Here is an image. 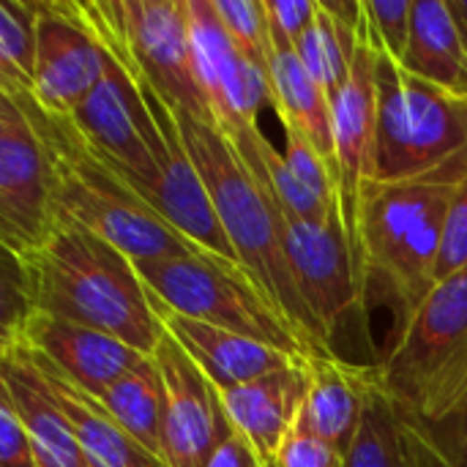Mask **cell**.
Masks as SVG:
<instances>
[{
    "label": "cell",
    "instance_id": "cell-1",
    "mask_svg": "<svg viewBox=\"0 0 467 467\" xmlns=\"http://www.w3.org/2000/svg\"><path fill=\"white\" fill-rule=\"evenodd\" d=\"M11 257L36 312L104 331L142 356L161 342L164 326L134 260L93 230L57 216L36 249Z\"/></svg>",
    "mask_w": 467,
    "mask_h": 467
},
{
    "label": "cell",
    "instance_id": "cell-2",
    "mask_svg": "<svg viewBox=\"0 0 467 467\" xmlns=\"http://www.w3.org/2000/svg\"><path fill=\"white\" fill-rule=\"evenodd\" d=\"M172 115L238 263L279 306L304 339L309 356H337L331 339L301 296L279 233L276 205L265 183L244 164L219 126H211L178 107H172Z\"/></svg>",
    "mask_w": 467,
    "mask_h": 467
},
{
    "label": "cell",
    "instance_id": "cell-3",
    "mask_svg": "<svg viewBox=\"0 0 467 467\" xmlns=\"http://www.w3.org/2000/svg\"><path fill=\"white\" fill-rule=\"evenodd\" d=\"M33 120L52 170V200L63 219H71L134 263L172 260L205 252L164 222L82 137L68 115L47 109L30 88L3 85Z\"/></svg>",
    "mask_w": 467,
    "mask_h": 467
},
{
    "label": "cell",
    "instance_id": "cell-4",
    "mask_svg": "<svg viewBox=\"0 0 467 467\" xmlns=\"http://www.w3.org/2000/svg\"><path fill=\"white\" fill-rule=\"evenodd\" d=\"M465 178L467 153H460L416 178H369L358 192L353 233L367 276L386 282L405 320L438 287L446 213Z\"/></svg>",
    "mask_w": 467,
    "mask_h": 467
},
{
    "label": "cell",
    "instance_id": "cell-5",
    "mask_svg": "<svg viewBox=\"0 0 467 467\" xmlns=\"http://www.w3.org/2000/svg\"><path fill=\"white\" fill-rule=\"evenodd\" d=\"M394 402L427 432L467 402V268L438 282L378 364Z\"/></svg>",
    "mask_w": 467,
    "mask_h": 467
},
{
    "label": "cell",
    "instance_id": "cell-6",
    "mask_svg": "<svg viewBox=\"0 0 467 467\" xmlns=\"http://www.w3.org/2000/svg\"><path fill=\"white\" fill-rule=\"evenodd\" d=\"M134 268L164 309L296 356H309L304 339L241 263L197 252L189 257L134 263Z\"/></svg>",
    "mask_w": 467,
    "mask_h": 467
},
{
    "label": "cell",
    "instance_id": "cell-7",
    "mask_svg": "<svg viewBox=\"0 0 467 467\" xmlns=\"http://www.w3.org/2000/svg\"><path fill=\"white\" fill-rule=\"evenodd\" d=\"M460 153H467V96L410 74L380 52L372 178H416Z\"/></svg>",
    "mask_w": 467,
    "mask_h": 467
},
{
    "label": "cell",
    "instance_id": "cell-8",
    "mask_svg": "<svg viewBox=\"0 0 467 467\" xmlns=\"http://www.w3.org/2000/svg\"><path fill=\"white\" fill-rule=\"evenodd\" d=\"M77 5L96 36L120 49L170 107L216 126L197 79L186 0H93Z\"/></svg>",
    "mask_w": 467,
    "mask_h": 467
},
{
    "label": "cell",
    "instance_id": "cell-9",
    "mask_svg": "<svg viewBox=\"0 0 467 467\" xmlns=\"http://www.w3.org/2000/svg\"><path fill=\"white\" fill-rule=\"evenodd\" d=\"M276 219L301 296L306 298L309 309L334 345L339 323L350 312L361 309L369 287L358 244L345 216H334L323 224H309L276 205Z\"/></svg>",
    "mask_w": 467,
    "mask_h": 467
},
{
    "label": "cell",
    "instance_id": "cell-10",
    "mask_svg": "<svg viewBox=\"0 0 467 467\" xmlns=\"http://www.w3.org/2000/svg\"><path fill=\"white\" fill-rule=\"evenodd\" d=\"M57 222L52 170L44 142L22 104L0 90V244L3 252L36 249Z\"/></svg>",
    "mask_w": 467,
    "mask_h": 467
},
{
    "label": "cell",
    "instance_id": "cell-11",
    "mask_svg": "<svg viewBox=\"0 0 467 467\" xmlns=\"http://www.w3.org/2000/svg\"><path fill=\"white\" fill-rule=\"evenodd\" d=\"M107 49L74 0H36V74L30 93L71 115L101 82Z\"/></svg>",
    "mask_w": 467,
    "mask_h": 467
},
{
    "label": "cell",
    "instance_id": "cell-12",
    "mask_svg": "<svg viewBox=\"0 0 467 467\" xmlns=\"http://www.w3.org/2000/svg\"><path fill=\"white\" fill-rule=\"evenodd\" d=\"M189 30L197 79L211 101L216 126L222 131L260 126V109L271 107L274 85L271 74L260 71L230 38L222 25L213 0H186Z\"/></svg>",
    "mask_w": 467,
    "mask_h": 467
},
{
    "label": "cell",
    "instance_id": "cell-13",
    "mask_svg": "<svg viewBox=\"0 0 467 467\" xmlns=\"http://www.w3.org/2000/svg\"><path fill=\"white\" fill-rule=\"evenodd\" d=\"M150 356L164 380V462L167 467H205L233 432L219 389L167 331Z\"/></svg>",
    "mask_w": 467,
    "mask_h": 467
},
{
    "label": "cell",
    "instance_id": "cell-14",
    "mask_svg": "<svg viewBox=\"0 0 467 467\" xmlns=\"http://www.w3.org/2000/svg\"><path fill=\"white\" fill-rule=\"evenodd\" d=\"M0 339L22 342L30 353L44 358L63 380H68L77 391L96 402L115 380H120L142 358H148L104 331L36 309L22 320L14 334H5Z\"/></svg>",
    "mask_w": 467,
    "mask_h": 467
},
{
    "label": "cell",
    "instance_id": "cell-15",
    "mask_svg": "<svg viewBox=\"0 0 467 467\" xmlns=\"http://www.w3.org/2000/svg\"><path fill=\"white\" fill-rule=\"evenodd\" d=\"M378 57L380 47L372 33L367 8L358 33L350 77L339 96L331 101L334 115V145L342 186V211L353 233V216L361 186L375 175V137H378ZM356 238V233H353Z\"/></svg>",
    "mask_w": 467,
    "mask_h": 467
},
{
    "label": "cell",
    "instance_id": "cell-16",
    "mask_svg": "<svg viewBox=\"0 0 467 467\" xmlns=\"http://www.w3.org/2000/svg\"><path fill=\"white\" fill-rule=\"evenodd\" d=\"M0 389L8 394L19 421L25 424L38 467H90L77 432L30 353L16 339H0Z\"/></svg>",
    "mask_w": 467,
    "mask_h": 467
},
{
    "label": "cell",
    "instance_id": "cell-17",
    "mask_svg": "<svg viewBox=\"0 0 467 467\" xmlns=\"http://www.w3.org/2000/svg\"><path fill=\"white\" fill-rule=\"evenodd\" d=\"M156 304V298H153ZM159 320L164 331L189 353V358L200 367V372L216 386V389H233L252 383L257 378L285 372L298 367L306 356H296L287 350H279L274 345L175 315L156 304Z\"/></svg>",
    "mask_w": 467,
    "mask_h": 467
},
{
    "label": "cell",
    "instance_id": "cell-18",
    "mask_svg": "<svg viewBox=\"0 0 467 467\" xmlns=\"http://www.w3.org/2000/svg\"><path fill=\"white\" fill-rule=\"evenodd\" d=\"M306 397V372L304 361L293 369L257 378L244 386L219 389V400L230 427L246 438L257 451L263 465L271 467L279 446L298 424Z\"/></svg>",
    "mask_w": 467,
    "mask_h": 467
},
{
    "label": "cell",
    "instance_id": "cell-19",
    "mask_svg": "<svg viewBox=\"0 0 467 467\" xmlns=\"http://www.w3.org/2000/svg\"><path fill=\"white\" fill-rule=\"evenodd\" d=\"M306 397L298 427L350 451L358 432L375 367L350 364L339 356H306Z\"/></svg>",
    "mask_w": 467,
    "mask_h": 467
},
{
    "label": "cell",
    "instance_id": "cell-20",
    "mask_svg": "<svg viewBox=\"0 0 467 467\" xmlns=\"http://www.w3.org/2000/svg\"><path fill=\"white\" fill-rule=\"evenodd\" d=\"M348 467H449L430 432L386 391L378 367L348 451Z\"/></svg>",
    "mask_w": 467,
    "mask_h": 467
},
{
    "label": "cell",
    "instance_id": "cell-21",
    "mask_svg": "<svg viewBox=\"0 0 467 467\" xmlns=\"http://www.w3.org/2000/svg\"><path fill=\"white\" fill-rule=\"evenodd\" d=\"M27 350V348H25ZM30 353V350H27ZM33 364L38 367L41 378L47 380L55 402L71 421L77 441L82 446V454L90 467H167L159 457L145 451L140 443H134L104 410L96 400L77 391L68 380H63L44 358L30 353Z\"/></svg>",
    "mask_w": 467,
    "mask_h": 467
},
{
    "label": "cell",
    "instance_id": "cell-22",
    "mask_svg": "<svg viewBox=\"0 0 467 467\" xmlns=\"http://www.w3.org/2000/svg\"><path fill=\"white\" fill-rule=\"evenodd\" d=\"M361 25L364 0H320L315 25L296 47L298 60L331 101L350 77Z\"/></svg>",
    "mask_w": 467,
    "mask_h": 467
},
{
    "label": "cell",
    "instance_id": "cell-23",
    "mask_svg": "<svg viewBox=\"0 0 467 467\" xmlns=\"http://www.w3.org/2000/svg\"><path fill=\"white\" fill-rule=\"evenodd\" d=\"M410 74L467 96V52L449 0H416L408 49L400 60Z\"/></svg>",
    "mask_w": 467,
    "mask_h": 467
},
{
    "label": "cell",
    "instance_id": "cell-24",
    "mask_svg": "<svg viewBox=\"0 0 467 467\" xmlns=\"http://www.w3.org/2000/svg\"><path fill=\"white\" fill-rule=\"evenodd\" d=\"M271 85L274 101L271 109L276 112L282 126L298 129L320 156L339 172L337 167V145H334V115L331 99L323 88L309 77L304 63L296 52L276 49L271 57Z\"/></svg>",
    "mask_w": 467,
    "mask_h": 467
},
{
    "label": "cell",
    "instance_id": "cell-25",
    "mask_svg": "<svg viewBox=\"0 0 467 467\" xmlns=\"http://www.w3.org/2000/svg\"><path fill=\"white\" fill-rule=\"evenodd\" d=\"M101 410L145 451L164 462V380L153 356L142 358L131 372L115 380L99 400Z\"/></svg>",
    "mask_w": 467,
    "mask_h": 467
},
{
    "label": "cell",
    "instance_id": "cell-26",
    "mask_svg": "<svg viewBox=\"0 0 467 467\" xmlns=\"http://www.w3.org/2000/svg\"><path fill=\"white\" fill-rule=\"evenodd\" d=\"M36 74V0L0 3V82L33 88Z\"/></svg>",
    "mask_w": 467,
    "mask_h": 467
},
{
    "label": "cell",
    "instance_id": "cell-27",
    "mask_svg": "<svg viewBox=\"0 0 467 467\" xmlns=\"http://www.w3.org/2000/svg\"><path fill=\"white\" fill-rule=\"evenodd\" d=\"M213 8L238 49L265 74H271L274 38L265 0H213Z\"/></svg>",
    "mask_w": 467,
    "mask_h": 467
},
{
    "label": "cell",
    "instance_id": "cell-28",
    "mask_svg": "<svg viewBox=\"0 0 467 467\" xmlns=\"http://www.w3.org/2000/svg\"><path fill=\"white\" fill-rule=\"evenodd\" d=\"M372 33L383 55L402 60L410 38L413 0H364Z\"/></svg>",
    "mask_w": 467,
    "mask_h": 467
},
{
    "label": "cell",
    "instance_id": "cell-29",
    "mask_svg": "<svg viewBox=\"0 0 467 467\" xmlns=\"http://www.w3.org/2000/svg\"><path fill=\"white\" fill-rule=\"evenodd\" d=\"M271 467H348V451L296 424Z\"/></svg>",
    "mask_w": 467,
    "mask_h": 467
},
{
    "label": "cell",
    "instance_id": "cell-30",
    "mask_svg": "<svg viewBox=\"0 0 467 467\" xmlns=\"http://www.w3.org/2000/svg\"><path fill=\"white\" fill-rule=\"evenodd\" d=\"M317 8H320V0H265L274 52L276 49L296 52L304 33L315 25Z\"/></svg>",
    "mask_w": 467,
    "mask_h": 467
},
{
    "label": "cell",
    "instance_id": "cell-31",
    "mask_svg": "<svg viewBox=\"0 0 467 467\" xmlns=\"http://www.w3.org/2000/svg\"><path fill=\"white\" fill-rule=\"evenodd\" d=\"M467 268V178L457 189L443 227V244L438 257V282Z\"/></svg>",
    "mask_w": 467,
    "mask_h": 467
},
{
    "label": "cell",
    "instance_id": "cell-32",
    "mask_svg": "<svg viewBox=\"0 0 467 467\" xmlns=\"http://www.w3.org/2000/svg\"><path fill=\"white\" fill-rule=\"evenodd\" d=\"M0 467H38L33 441L3 389H0Z\"/></svg>",
    "mask_w": 467,
    "mask_h": 467
},
{
    "label": "cell",
    "instance_id": "cell-33",
    "mask_svg": "<svg viewBox=\"0 0 467 467\" xmlns=\"http://www.w3.org/2000/svg\"><path fill=\"white\" fill-rule=\"evenodd\" d=\"M430 438L449 467H467V402L441 427L430 430Z\"/></svg>",
    "mask_w": 467,
    "mask_h": 467
},
{
    "label": "cell",
    "instance_id": "cell-34",
    "mask_svg": "<svg viewBox=\"0 0 467 467\" xmlns=\"http://www.w3.org/2000/svg\"><path fill=\"white\" fill-rule=\"evenodd\" d=\"M205 467H265L263 460L257 457V451L246 443L244 435H238L235 430L224 438V443L211 454V460Z\"/></svg>",
    "mask_w": 467,
    "mask_h": 467
},
{
    "label": "cell",
    "instance_id": "cell-35",
    "mask_svg": "<svg viewBox=\"0 0 467 467\" xmlns=\"http://www.w3.org/2000/svg\"><path fill=\"white\" fill-rule=\"evenodd\" d=\"M449 11H451V19L460 30V38H462L467 52V0H449Z\"/></svg>",
    "mask_w": 467,
    "mask_h": 467
}]
</instances>
